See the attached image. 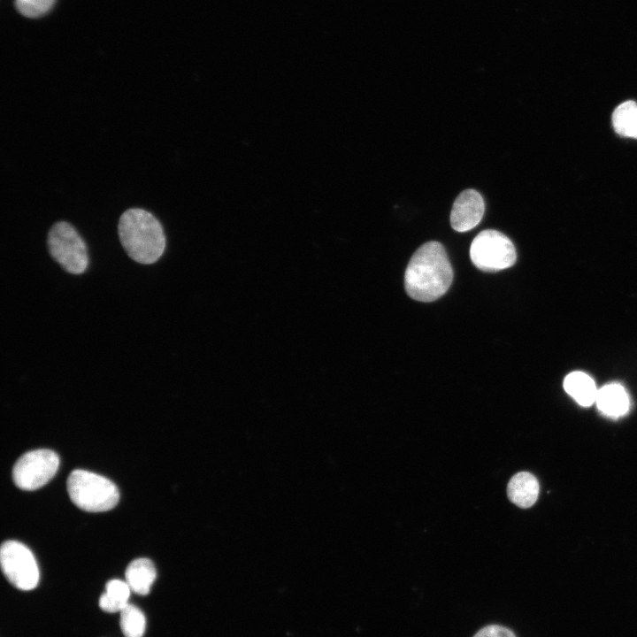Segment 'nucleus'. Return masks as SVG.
<instances>
[{
    "label": "nucleus",
    "mask_w": 637,
    "mask_h": 637,
    "mask_svg": "<svg viewBox=\"0 0 637 637\" xmlns=\"http://www.w3.org/2000/svg\"><path fill=\"white\" fill-rule=\"evenodd\" d=\"M119 625L125 637H143L146 619L142 611L133 604H127L120 611Z\"/></svg>",
    "instance_id": "obj_15"
},
{
    "label": "nucleus",
    "mask_w": 637,
    "mask_h": 637,
    "mask_svg": "<svg viewBox=\"0 0 637 637\" xmlns=\"http://www.w3.org/2000/svg\"><path fill=\"white\" fill-rule=\"evenodd\" d=\"M453 280V269L444 247L431 241L421 245L411 257L404 273L408 295L429 303L442 296Z\"/></svg>",
    "instance_id": "obj_1"
},
{
    "label": "nucleus",
    "mask_w": 637,
    "mask_h": 637,
    "mask_svg": "<svg viewBox=\"0 0 637 637\" xmlns=\"http://www.w3.org/2000/svg\"><path fill=\"white\" fill-rule=\"evenodd\" d=\"M595 403L604 415L613 418L625 415L630 406L626 391L618 383L607 384L598 389Z\"/></svg>",
    "instance_id": "obj_10"
},
{
    "label": "nucleus",
    "mask_w": 637,
    "mask_h": 637,
    "mask_svg": "<svg viewBox=\"0 0 637 637\" xmlns=\"http://www.w3.org/2000/svg\"><path fill=\"white\" fill-rule=\"evenodd\" d=\"M564 388L581 406L587 407L595 403L598 389L594 380L585 372L569 373L564 380Z\"/></svg>",
    "instance_id": "obj_12"
},
{
    "label": "nucleus",
    "mask_w": 637,
    "mask_h": 637,
    "mask_svg": "<svg viewBox=\"0 0 637 637\" xmlns=\"http://www.w3.org/2000/svg\"><path fill=\"white\" fill-rule=\"evenodd\" d=\"M118 234L127 255L138 264L156 263L165 249L161 223L152 213L141 208H130L121 214Z\"/></svg>",
    "instance_id": "obj_2"
},
{
    "label": "nucleus",
    "mask_w": 637,
    "mask_h": 637,
    "mask_svg": "<svg viewBox=\"0 0 637 637\" xmlns=\"http://www.w3.org/2000/svg\"><path fill=\"white\" fill-rule=\"evenodd\" d=\"M509 499L520 508H529L536 502L539 495V482L530 472L515 474L507 487Z\"/></svg>",
    "instance_id": "obj_9"
},
{
    "label": "nucleus",
    "mask_w": 637,
    "mask_h": 637,
    "mask_svg": "<svg viewBox=\"0 0 637 637\" xmlns=\"http://www.w3.org/2000/svg\"><path fill=\"white\" fill-rule=\"evenodd\" d=\"M612 124L620 135L637 138V104L630 100L619 104L612 114Z\"/></svg>",
    "instance_id": "obj_14"
},
{
    "label": "nucleus",
    "mask_w": 637,
    "mask_h": 637,
    "mask_svg": "<svg viewBox=\"0 0 637 637\" xmlns=\"http://www.w3.org/2000/svg\"><path fill=\"white\" fill-rule=\"evenodd\" d=\"M473 637H517L509 628L500 625H489L479 630Z\"/></svg>",
    "instance_id": "obj_17"
},
{
    "label": "nucleus",
    "mask_w": 637,
    "mask_h": 637,
    "mask_svg": "<svg viewBox=\"0 0 637 637\" xmlns=\"http://www.w3.org/2000/svg\"><path fill=\"white\" fill-rule=\"evenodd\" d=\"M130 591L127 581L111 579L106 583L105 593L100 596V608L109 613L120 612L128 604Z\"/></svg>",
    "instance_id": "obj_13"
},
{
    "label": "nucleus",
    "mask_w": 637,
    "mask_h": 637,
    "mask_svg": "<svg viewBox=\"0 0 637 637\" xmlns=\"http://www.w3.org/2000/svg\"><path fill=\"white\" fill-rule=\"evenodd\" d=\"M485 211L484 200L474 189H465L456 198L451 213L450 224L457 232H466L475 227Z\"/></svg>",
    "instance_id": "obj_8"
},
{
    "label": "nucleus",
    "mask_w": 637,
    "mask_h": 637,
    "mask_svg": "<svg viewBox=\"0 0 637 637\" xmlns=\"http://www.w3.org/2000/svg\"><path fill=\"white\" fill-rule=\"evenodd\" d=\"M2 571L15 587L28 591L39 582V569L30 549L17 541H6L1 546Z\"/></svg>",
    "instance_id": "obj_6"
},
{
    "label": "nucleus",
    "mask_w": 637,
    "mask_h": 637,
    "mask_svg": "<svg viewBox=\"0 0 637 637\" xmlns=\"http://www.w3.org/2000/svg\"><path fill=\"white\" fill-rule=\"evenodd\" d=\"M59 457L50 449H36L25 453L15 463L13 481L23 490H35L48 483L56 474Z\"/></svg>",
    "instance_id": "obj_7"
},
{
    "label": "nucleus",
    "mask_w": 637,
    "mask_h": 637,
    "mask_svg": "<svg viewBox=\"0 0 637 637\" xmlns=\"http://www.w3.org/2000/svg\"><path fill=\"white\" fill-rule=\"evenodd\" d=\"M472 264L483 272H497L512 266L517 253L512 242L503 233L487 229L480 232L470 247Z\"/></svg>",
    "instance_id": "obj_5"
},
{
    "label": "nucleus",
    "mask_w": 637,
    "mask_h": 637,
    "mask_svg": "<svg viewBox=\"0 0 637 637\" xmlns=\"http://www.w3.org/2000/svg\"><path fill=\"white\" fill-rule=\"evenodd\" d=\"M56 0H15L18 12L27 18L45 15L55 4Z\"/></svg>",
    "instance_id": "obj_16"
},
{
    "label": "nucleus",
    "mask_w": 637,
    "mask_h": 637,
    "mask_svg": "<svg viewBox=\"0 0 637 637\" xmlns=\"http://www.w3.org/2000/svg\"><path fill=\"white\" fill-rule=\"evenodd\" d=\"M51 258L67 273H84L89 265L86 243L75 227L66 221L52 225L47 235Z\"/></svg>",
    "instance_id": "obj_4"
},
{
    "label": "nucleus",
    "mask_w": 637,
    "mask_h": 637,
    "mask_svg": "<svg viewBox=\"0 0 637 637\" xmlns=\"http://www.w3.org/2000/svg\"><path fill=\"white\" fill-rule=\"evenodd\" d=\"M156 577L154 564L148 558L132 561L126 570V581L130 589L141 595L150 593Z\"/></svg>",
    "instance_id": "obj_11"
},
{
    "label": "nucleus",
    "mask_w": 637,
    "mask_h": 637,
    "mask_svg": "<svg viewBox=\"0 0 637 637\" xmlns=\"http://www.w3.org/2000/svg\"><path fill=\"white\" fill-rule=\"evenodd\" d=\"M67 491L77 507L90 512L109 510L119 499V490L112 481L85 470H74L70 473Z\"/></svg>",
    "instance_id": "obj_3"
}]
</instances>
